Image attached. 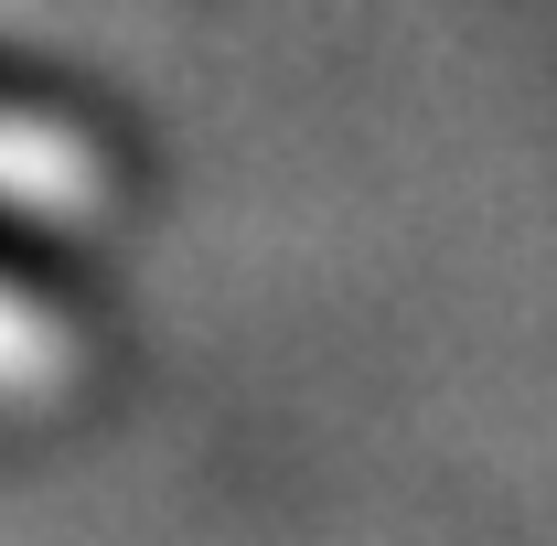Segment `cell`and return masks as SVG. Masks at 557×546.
<instances>
[{
	"instance_id": "1",
	"label": "cell",
	"mask_w": 557,
	"mask_h": 546,
	"mask_svg": "<svg viewBox=\"0 0 557 546\" xmlns=\"http://www.w3.org/2000/svg\"><path fill=\"white\" fill-rule=\"evenodd\" d=\"M0 204H22V214H97L108 204V172H97V150H86L75 129L0 108Z\"/></svg>"
},
{
	"instance_id": "2",
	"label": "cell",
	"mask_w": 557,
	"mask_h": 546,
	"mask_svg": "<svg viewBox=\"0 0 557 546\" xmlns=\"http://www.w3.org/2000/svg\"><path fill=\"white\" fill-rule=\"evenodd\" d=\"M65 375H75L65 322H44L22 289H0V408H33V397H54Z\"/></svg>"
}]
</instances>
